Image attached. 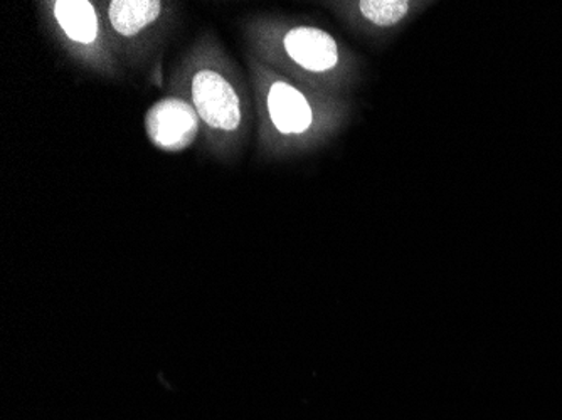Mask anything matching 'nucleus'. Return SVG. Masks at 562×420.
<instances>
[{
  "label": "nucleus",
  "instance_id": "nucleus-4",
  "mask_svg": "<svg viewBox=\"0 0 562 420\" xmlns=\"http://www.w3.org/2000/svg\"><path fill=\"white\" fill-rule=\"evenodd\" d=\"M145 129L151 144L166 151H181L198 135V113L182 100L159 101L145 116Z\"/></svg>",
  "mask_w": 562,
  "mask_h": 420
},
{
  "label": "nucleus",
  "instance_id": "nucleus-7",
  "mask_svg": "<svg viewBox=\"0 0 562 420\" xmlns=\"http://www.w3.org/2000/svg\"><path fill=\"white\" fill-rule=\"evenodd\" d=\"M55 15L69 39L83 44L97 39L98 18L90 2L61 0L55 4Z\"/></svg>",
  "mask_w": 562,
  "mask_h": 420
},
{
  "label": "nucleus",
  "instance_id": "nucleus-6",
  "mask_svg": "<svg viewBox=\"0 0 562 420\" xmlns=\"http://www.w3.org/2000/svg\"><path fill=\"white\" fill-rule=\"evenodd\" d=\"M160 12L159 0H115L110 4V21L116 33L132 37L156 22Z\"/></svg>",
  "mask_w": 562,
  "mask_h": 420
},
{
  "label": "nucleus",
  "instance_id": "nucleus-5",
  "mask_svg": "<svg viewBox=\"0 0 562 420\" xmlns=\"http://www.w3.org/2000/svg\"><path fill=\"white\" fill-rule=\"evenodd\" d=\"M357 21L379 34H396L425 14L435 2L429 0H361L349 4Z\"/></svg>",
  "mask_w": 562,
  "mask_h": 420
},
{
  "label": "nucleus",
  "instance_id": "nucleus-2",
  "mask_svg": "<svg viewBox=\"0 0 562 420\" xmlns=\"http://www.w3.org/2000/svg\"><path fill=\"white\" fill-rule=\"evenodd\" d=\"M268 122L274 134L285 140L299 141L311 137L318 128L317 104L311 94L290 81L274 78L265 91Z\"/></svg>",
  "mask_w": 562,
  "mask_h": 420
},
{
  "label": "nucleus",
  "instance_id": "nucleus-1",
  "mask_svg": "<svg viewBox=\"0 0 562 420\" xmlns=\"http://www.w3.org/2000/svg\"><path fill=\"white\" fill-rule=\"evenodd\" d=\"M278 49L293 68L315 78L339 75L344 63L342 47L336 37L315 25H292L283 31L278 37Z\"/></svg>",
  "mask_w": 562,
  "mask_h": 420
},
{
  "label": "nucleus",
  "instance_id": "nucleus-3",
  "mask_svg": "<svg viewBox=\"0 0 562 420\" xmlns=\"http://www.w3.org/2000/svg\"><path fill=\"white\" fill-rule=\"evenodd\" d=\"M192 100L195 113L213 128L235 132L241 125V101L220 72L199 71L192 80Z\"/></svg>",
  "mask_w": 562,
  "mask_h": 420
}]
</instances>
